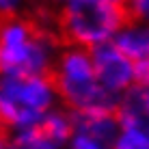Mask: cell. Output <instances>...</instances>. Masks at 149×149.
I'll list each match as a JSON object with an SVG mask.
<instances>
[{
    "instance_id": "9",
    "label": "cell",
    "mask_w": 149,
    "mask_h": 149,
    "mask_svg": "<svg viewBox=\"0 0 149 149\" xmlns=\"http://www.w3.org/2000/svg\"><path fill=\"white\" fill-rule=\"evenodd\" d=\"M112 149H149V138L138 132H123Z\"/></svg>"
},
{
    "instance_id": "10",
    "label": "cell",
    "mask_w": 149,
    "mask_h": 149,
    "mask_svg": "<svg viewBox=\"0 0 149 149\" xmlns=\"http://www.w3.org/2000/svg\"><path fill=\"white\" fill-rule=\"evenodd\" d=\"M134 86L149 89V58L134 63Z\"/></svg>"
},
{
    "instance_id": "13",
    "label": "cell",
    "mask_w": 149,
    "mask_h": 149,
    "mask_svg": "<svg viewBox=\"0 0 149 149\" xmlns=\"http://www.w3.org/2000/svg\"><path fill=\"white\" fill-rule=\"evenodd\" d=\"M2 149H33V147H26V145H19V143H15V141L2 138Z\"/></svg>"
},
{
    "instance_id": "11",
    "label": "cell",
    "mask_w": 149,
    "mask_h": 149,
    "mask_svg": "<svg viewBox=\"0 0 149 149\" xmlns=\"http://www.w3.org/2000/svg\"><path fill=\"white\" fill-rule=\"evenodd\" d=\"M69 149H106V147L102 145V143L93 141V138L84 136V134H76L74 138H71Z\"/></svg>"
},
{
    "instance_id": "5",
    "label": "cell",
    "mask_w": 149,
    "mask_h": 149,
    "mask_svg": "<svg viewBox=\"0 0 149 149\" xmlns=\"http://www.w3.org/2000/svg\"><path fill=\"white\" fill-rule=\"evenodd\" d=\"M71 125L78 134H84L93 141L102 143L106 149H112L119 141V115L117 108H89L80 112H67Z\"/></svg>"
},
{
    "instance_id": "2",
    "label": "cell",
    "mask_w": 149,
    "mask_h": 149,
    "mask_svg": "<svg viewBox=\"0 0 149 149\" xmlns=\"http://www.w3.org/2000/svg\"><path fill=\"white\" fill-rule=\"evenodd\" d=\"M45 80L54 93L61 97L67 112L119 106V97L110 93L108 89H104L102 82L97 80L89 50L67 48L58 52Z\"/></svg>"
},
{
    "instance_id": "4",
    "label": "cell",
    "mask_w": 149,
    "mask_h": 149,
    "mask_svg": "<svg viewBox=\"0 0 149 149\" xmlns=\"http://www.w3.org/2000/svg\"><path fill=\"white\" fill-rule=\"evenodd\" d=\"M91 58H93L97 80L102 82L104 89H108L115 95H119L121 91L125 93L127 89H132V82H134V63L115 43L97 45L95 50H91Z\"/></svg>"
},
{
    "instance_id": "3",
    "label": "cell",
    "mask_w": 149,
    "mask_h": 149,
    "mask_svg": "<svg viewBox=\"0 0 149 149\" xmlns=\"http://www.w3.org/2000/svg\"><path fill=\"white\" fill-rule=\"evenodd\" d=\"M52 86L45 78H2V132H13L37 123L52 104Z\"/></svg>"
},
{
    "instance_id": "1",
    "label": "cell",
    "mask_w": 149,
    "mask_h": 149,
    "mask_svg": "<svg viewBox=\"0 0 149 149\" xmlns=\"http://www.w3.org/2000/svg\"><path fill=\"white\" fill-rule=\"evenodd\" d=\"M127 2V0H125ZM125 2L119 0H69L58 7V37L63 50H95L130 26Z\"/></svg>"
},
{
    "instance_id": "6",
    "label": "cell",
    "mask_w": 149,
    "mask_h": 149,
    "mask_svg": "<svg viewBox=\"0 0 149 149\" xmlns=\"http://www.w3.org/2000/svg\"><path fill=\"white\" fill-rule=\"evenodd\" d=\"M117 115L125 132H138L149 138V89H143V86L127 89L119 97Z\"/></svg>"
},
{
    "instance_id": "7",
    "label": "cell",
    "mask_w": 149,
    "mask_h": 149,
    "mask_svg": "<svg viewBox=\"0 0 149 149\" xmlns=\"http://www.w3.org/2000/svg\"><path fill=\"white\" fill-rule=\"evenodd\" d=\"M112 43L121 50L130 61H145L149 58V26H127L115 37Z\"/></svg>"
},
{
    "instance_id": "12",
    "label": "cell",
    "mask_w": 149,
    "mask_h": 149,
    "mask_svg": "<svg viewBox=\"0 0 149 149\" xmlns=\"http://www.w3.org/2000/svg\"><path fill=\"white\" fill-rule=\"evenodd\" d=\"M0 4H2V17H13L22 13L26 0H0Z\"/></svg>"
},
{
    "instance_id": "8",
    "label": "cell",
    "mask_w": 149,
    "mask_h": 149,
    "mask_svg": "<svg viewBox=\"0 0 149 149\" xmlns=\"http://www.w3.org/2000/svg\"><path fill=\"white\" fill-rule=\"evenodd\" d=\"M127 17H130V26H149V0H127Z\"/></svg>"
}]
</instances>
